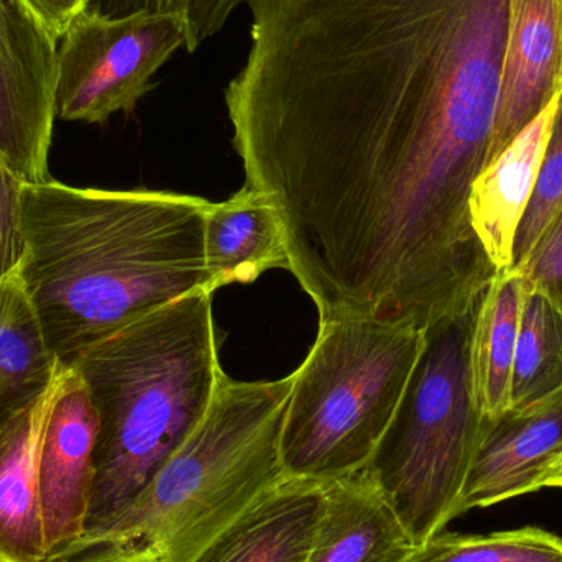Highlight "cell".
I'll return each instance as SVG.
<instances>
[{
    "instance_id": "cell-1",
    "label": "cell",
    "mask_w": 562,
    "mask_h": 562,
    "mask_svg": "<svg viewBox=\"0 0 562 562\" xmlns=\"http://www.w3.org/2000/svg\"><path fill=\"white\" fill-rule=\"evenodd\" d=\"M224 91L246 187L324 306L400 310L485 266L469 216L487 164L512 0H247Z\"/></svg>"
},
{
    "instance_id": "cell-19",
    "label": "cell",
    "mask_w": 562,
    "mask_h": 562,
    "mask_svg": "<svg viewBox=\"0 0 562 562\" xmlns=\"http://www.w3.org/2000/svg\"><path fill=\"white\" fill-rule=\"evenodd\" d=\"M562 393V296L531 284L512 375L510 412L537 408Z\"/></svg>"
},
{
    "instance_id": "cell-26",
    "label": "cell",
    "mask_w": 562,
    "mask_h": 562,
    "mask_svg": "<svg viewBox=\"0 0 562 562\" xmlns=\"http://www.w3.org/2000/svg\"><path fill=\"white\" fill-rule=\"evenodd\" d=\"M544 488H562V461H558L548 472Z\"/></svg>"
},
{
    "instance_id": "cell-27",
    "label": "cell",
    "mask_w": 562,
    "mask_h": 562,
    "mask_svg": "<svg viewBox=\"0 0 562 562\" xmlns=\"http://www.w3.org/2000/svg\"><path fill=\"white\" fill-rule=\"evenodd\" d=\"M558 461H562V454L560 456V458H558V459H557V462H558ZM557 462H554V464H557ZM554 464H553V465H554ZM553 465H551V468H553Z\"/></svg>"
},
{
    "instance_id": "cell-3",
    "label": "cell",
    "mask_w": 562,
    "mask_h": 562,
    "mask_svg": "<svg viewBox=\"0 0 562 562\" xmlns=\"http://www.w3.org/2000/svg\"><path fill=\"white\" fill-rule=\"evenodd\" d=\"M68 366L99 419L86 530L124 510L198 428L221 383L213 293L184 294L89 344Z\"/></svg>"
},
{
    "instance_id": "cell-21",
    "label": "cell",
    "mask_w": 562,
    "mask_h": 562,
    "mask_svg": "<svg viewBox=\"0 0 562 562\" xmlns=\"http://www.w3.org/2000/svg\"><path fill=\"white\" fill-rule=\"evenodd\" d=\"M562 210V89L558 94L557 112L547 151L538 171L533 194L518 226L514 246V267L521 270L527 266L535 247L543 237L544 231L553 223Z\"/></svg>"
},
{
    "instance_id": "cell-5",
    "label": "cell",
    "mask_w": 562,
    "mask_h": 562,
    "mask_svg": "<svg viewBox=\"0 0 562 562\" xmlns=\"http://www.w3.org/2000/svg\"><path fill=\"white\" fill-rule=\"evenodd\" d=\"M425 330L334 317L293 375L280 436L284 477L329 482L363 471L425 347Z\"/></svg>"
},
{
    "instance_id": "cell-11",
    "label": "cell",
    "mask_w": 562,
    "mask_h": 562,
    "mask_svg": "<svg viewBox=\"0 0 562 562\" xmlns=\"http://www.w3.org/2000/svg\"><path fill=\"white\" fill-rule=\"evenodd\" d=\"M561 89L562 0H512L487 164L554 101Z\"/></svg>"
},
{
    "instance_id": "cell-6",
    "label": "cell",
    "mask_w": 562,
    "mask_h": 562,
    "mask_svg": "<svg viewBox=\"0 0 562 562\" xmlns=\"http://www.w3.org/2000/svg\"><path fill=\"white\" fill-rule=\"evenodd\" d=\"M474 310L425 330L422 356L366 468L418 547L454 520L484 431L469 382Z\"/></svg>"
},
{
    "instance_id": "cell-16",
    "label": "cell",
    "mask_w": 562,
    "mask_h": 562,
    "mask_svg": "<svg viewBox=\"0 0 562 562\" xmlns=\"http://www.w3.org/2000/svg\"><path fill=\"white\" fill-rule=\"evenodd\" d=\"M204 246L213 294L229 284L254 283L269 270H288L279 211L266 194L249 187L211 204Z\"/></svg>"
},
{
    "instance_id": "cell-2",
    "label": "cell",
    "mask_w": 562,
    "mask_h": 562,
    "mask_svg": "<svg viewBox=\"0 0 562 562\" xmlns=\"http://www.w3.org/2000/svg\"><path fill=\"white\" fill-rule=\"evenodd\" d=\"M211 204L53 178L23 184L19 273L55 356L71 363L89 344L157 307L193 291L211 293Z\"/></svg>"
},
{
    "instance_id": "cell-23",
    "label": "cell",
    "mask_w": 562,
    "mask_h": 562,
    "mask_svg": "<svg viewBox=\"0 0 562 562\" xmlns=\"http://www.w3.org/2000/svg\"><path fill=\"white\" fill-rule=\"evenodd\" d=\"M12 168L0 158V279L16 272L22 263V191Z\"/></svg>"
},
{
    "instance_id": "cell-22",
    "label": "cell",
    "mask_w": 562,
    "mask_h": 562,
    "mask_svg": "<svg viewBox=\"0 0 562 562\" xmlns=\"http://www.w3.org/2000/svg\"><path fill=\"white\" fill-rule=\"evenodd\" d=\"M247 0H91L89 9L109 16L138 12L173 13L187 26V49L196 52L221 32Z\"/></svg>"
},
{
    "instance_id": "cell-14",
    "label": "cell",
    "mask_w": 562,
    "mask_h": 562,
    "mask_svg": "<svg viewBox=\"0 0 562 562\" xmlns=\"http://www.w3.org/2000/svg\"><path fill=\"white\" fill-rule=\"evenodd\" d=\"M558 95L491 164L482 168L469 196V216L495 272L514 267L518 226L533 194L557 112Z\"/></svg>"
},
{
    "instance_id": "cell-12",
    "label": "cell",
    "mask_w": 562,
    "mask_h": 562,
    "mask_svg": "<svg viewBox=\"0 0 562 562\" xmlns=\"http://www.w3.org/2000/svg\"><path fill=\"white\" fill-rule=\"evenodd\" d=\"M69 370L59 363L48 386L0 425V562L45 561L36 459Z\"/></svg>"
},
{
    "instance_id": "cell-8",
    "label": "cell",
    "mask_w": 562,
    "mask_h": 562,
    "mask_svg": "<svg viewBox=\"0 0 562 562\" xmlns=\"http://www.w3.org/2000/svg\"><path fill=\"white\" fill-rule=\"evenodd\" d=\"M58 40L22 5L0 0V158L25 183L48 181Z\"/></svg>"
},
{
    "instance_id": "cell-17",
    "label": "cell",
    "mask_w": 562,
    "mask_h": 562,
    "mask_svg": "<svg viewBox=\"0 0 562 562\" xmlns=\"http://www.w3.org/2000/svg\"><path fill=\"white\" fill-rule=\"evenodd\" d=\"M530 290L531 281L524 273H497L472 314L469 382L485 422H495L510 412L515 353Z\"/></svg>"
},
{
    "instance_id": "cell-20",
    "label": "cell",
    "mask_w": 562,
    "mask_h": 562,
    "mask_svg": "<svg viewBox=\"0 0 562 562\" xmlns=\"http://www.w3.org/2000/svg\"><path fill=\"white\" fill-rule=\"evenodd\" d=\"M409 562H562V538L531 527L491 535L441 531L419 544Z\"/></svg>"
},
{
    "instance_id": "cell-9",
    "label": "cell",
    "mask_w": 562,
    "mask_h": 562,
    "mask_svg": "<svg viewBox=\"0 0 562 562\" xmlns=\"http://www.w3.org/2000/svg\"><path fill=\"white\" fill-rule=\"evenodd\" d=\"M98 435L94 403L81 375L71 367L43 429L36 459L46 554L86 531Z\"/></svg>"
},
{
    "instance_id": "cell-24",
    "label": "cell",
    "mask_w": 562,
    "mask_h": 562,
    "mask_svg": "<svg viewBox=\"0 0 562 562\" xmlns=\"http://www.w3.org/2000/svg\"><path fill=\"white\" fill-rule=\"evenodd\" d=\"M517 272L524 273L531 284L562 294V210L544 231L527 266Z\"/></svg>"
},
{
    "instance_id": "cell-13",
    "label": "cell",
    "mask_w": 562,
    "mask_h": 562,
    "mask_svg": "<svg viewBox=\"0 0 562 562\" xmlns=\"http://www.w3.org/2000/svg\"><path fill=\"white\" fill-rule=\"evenodd\" d=\"M416 548L372 472L323 482V507L304 562H409Z\"/></svg>"
},
{
    "instance_id": "cell-18",
    "label": "cell",
    "mask_w": 562,
    "mask_h": 562,
    "mask_svg": "<svg viewBox=\"0 0 562 562\" xmlns=\"http://www.w3.org/2000/svg\"><path fill=\"white\" fill-rule=\"evenodd\" d=\"M61 362L19 270L0 279V425L48 386Z\"/></svg>"
},
{
    "instance_id": "cell-10",
    "label": "cell",
    "mask_w": 562,
    "mask_h": 562,
    "mask_svg": "<svg viewBox=\"0 0 562 562\" xmlns=\"http://www.w3.org/2000/svg\"><path fill=\"white\" fill-rule=\"evenodd\" d=\"M562 454V393L537 408L485 422L454 518L544 488Z\"/></svg>"
},
{
    "instance_id": "cell-7",
    "label": "cell",
    "mask_w": 562,
    "mask_h": 562,
    "mask_svg": "<svg viewBox=\"0 0 562 562\" xmlns=\"http://www.w3.org/2000/svg\"><path fill=\"white\" fill-rule=\"evenodd\" d=\"M181 48L187 26L173 13L109 16L86 9L58 46L56 117L104 124L119 112L131 114Z\"/></svg>"
},
{
    "instance_id": "cell-4",
    "label": "cell",
    "mask_w": 562,
    "mask_h": 562,
    "mask_svg": "<svg viewBox=\"0 0 562 562\" xmlns=\"http://www.w3.org/2000/svg\"><path fill=\"white\" fill-rule=\"evenodd\" d=\"M293 375L226 376L203 422L114 517L43 562H191L284 477L280 436Z\"/></svg>"
},
{
    "instance_id": "cell-25",
    "label": "cell",
    "mask_w": 562,
    "mask_h": 562,
    "mask_svg": "<svg viewBox=\"0 0 562 562\" xmlns=\"http://www.w3.org/2000/svg\"><path fill=\"white\" fill-rule=\"evenodd\" d=\"M22 5L55 36L61 40L76 16L89 9L91 0H20Z\"/></svg>"
},
{
    "instance_id": "cell-15",
    "label": "cell",
    "mask_w": 562,
    "mask_h": 562,
    "mask_svg": "<svg viewBox=\"0 0 562 562\" xmlns=\"http://www.w3.org/2000/svg\"><path fill=\"white\" fill-rule=\"evenodd\" d=\"M323 507V482L283 477L191 562H304Z\"/></svg>"
},
{
    "instance_id": "cell-28",
    "label": "cell",
    "mask_w": 562,
    "mask_h": 562,
    "mask_svg": "<svg viewBox=\"0 0 562 562\" xmlns=\"http://www.w3.org/2000/svg\"><path fill=\"white\" fill-rule=\"evenodd\" d=\"M561 296H562V294H561Z\"/></svg>"
}]
</instances>
